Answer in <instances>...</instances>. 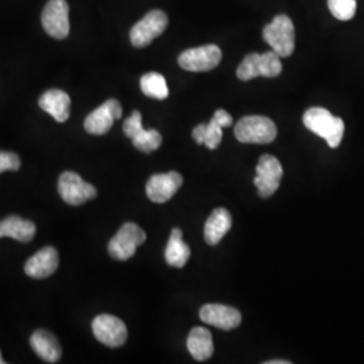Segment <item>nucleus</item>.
<instances>
[{
    "instance_id": "nucleus-1",
    "label": "nucleus",
    "mask_w": 364,
    "mask_h": 364,
    "mask_svg": "<svg viewBox=\"0 0 364 364\" xmlns=\"http://www.w3.org/2000/svg\"><path fill=\"white\" fill-rule=\"evenodd\" d=\"M304 124L308 130L326 139L331 149H338L344 135V122L341 117H333L328 109L312 107L304 114Z\"/></svg>"
},
{
    "instance_id": "nucleus-2",
    "label": "nucleus",
    "mask_w": 364,
    "mask_h": 364,
    "mask_svg": "<svg viewBox=\"0 0 364 364\" xmlns=\"http://www.w3.org/2000/svg\"><path fill=\"white\" fill-rule=\"evenodd\" d=\"M282 72L281 57L277 53L272 52L251 53L245 57L242 64L237 66L236 75L242 81H250L255 77H277Z\"/></svg>"
},
{
    "instance_id": "nucleus-3",
    "label": "nucleus",
    "mask_w": 364,
    "mask_h": 364,
    "mask_svg": "<svg viewBox=\"0 0 364 364\" xmlns=\"http://www.w3.org/2000/svg\"><path fill=\"white\" fill-rule=\"evenodd\" d=\"M235 136L242 144H272L277 138V126L266 117H242L235 126Z\"/></svg>"
},
{
    "instance_id": "nucleus-4",
    "label": "nucleus",
    "mask_w": 364,
    "mask_h": 364,
    "mask_svg": "<svg viewBox=\"0 0 364 364\" xmlns=\"http://www.w3.org/2000/svg\"><path fill=\"white\" fill-rule=\"evenodd\" d=\"M263 39L281 58L291 55L296 48L294 25L287 15H277L272 23L263 28Z\"/></svg>"
},
{
    "instance_id": "nucleus-5",
    "label": "nucleus",
    "mask_w": 364,
    "mask_h": 364,
    "mask_svg": "<svg viewBox=\"0 0 364 364\" xmlns=\"http://www.w3.org/2000/svg\"><path fill=\"white\" fill-rule=\"evenodd\" d=\"M146 242L144 230L135 223H126L117 231V234L109 240L108 252L117 260H127L132 258L136 248Z\"/></svg>"
},
{
    "instance_id": "nucleus-6",
    "label": "nucleus",
    "mask_w": 364,
    "mask_h": 364,
    "mask_svg": "<svg viewBox=\"0 0 364 364\" xmlns=\"http://www.w3.org/2000/svg\"><path fill=\"white\" fill-rule=\"evenodd\" d=\"M58 193L69 205H81L97 196L96 188L75 171H64L58 180Z\"/></svg>"
},
{
    "instance_id": "nucleus-7",
    "label": "nucleus",
    "mask_w": 364,
    "mask_h": 364,
    "mask_svg": "<svg viewBox=\"0 0 364 364\" xmlns=\"http://www.w3.org/2000/svg\"><path fill=\"white\" fill-rule=\"evenodd\" d=\"M168 15L161 10H153L146 14L135 26L131 28L130 41L135 48H144L159 37L168 27Z\"/></svg>"
},
{
    "instance_id": "nucleus-8",
    "label": "nucleus",
    "mask_w": 364,
    "mask_h": 364,
    "mask_svg": "<svg viewBox=\"0 0 364 364\" xmlns=\"http://www.w3.org/2000/svg\"><path fill=\"white\" fill-rule=\"evenodd\" d=\"M123 131L132 144L142 153H153L162 144V136L156 130H144L142 126V115L139 111H134L130 117L126 119Z\"/></svg>"
},
{
    "instance_id": "nucleus-9",
    "label": "nucleus",
    "mask_w": 364,
    "mask_h": 364,
    "mask_svg": "<svg viewBox=\"0 0 364 364\" xmlns=\"http://www.w3.org/2000/svg\"><path fill=\"white\" fill-rule=\"evenodd\" d=\"M42 26L55 39H65L70 31L69 6L66 0H49L42 13Z\"/></svg>"
},
{
    "instance_id": "nucleus-10",
    "label": "nucleus",
    "mask_w": 364,
    "mask_h": 364,
    "mask_svg": "<svg viewBox=\"0 0 364 364\" xmlns=\"http://www.w3.org/2000/svg\"><path fill=\"white\" fill-rule=\"evenodd\" d=\"M221 50L216 45H205L182 52L178 65L189 72H208L220 64Z\"/></svg>"
},
{
    "instance_id": "nucleus-11",
    "label": "nucleus",
    "mask_w": 364,
    "mask_h": 364,
    "mask_svg": "<svg viewBox=\"0 0 364 364\" xmlns=\"http://www.w3.org/2000/svg\"><path fill=\"white\" fill-rule=\"evenodd\" d=\"M92 331L95 338L111 348L122 347L129 336L124 323L111 314H100L95 317Z\"/></svg>"
},
{
    "instance_id": "nucleus-12",
    "label": "nucleus",
    "mask_w": 364,
    "mask_h": 364,
    "mask_svg": "<svg viewBox=\"0 0 364 364\" xmlns=\"http://www.w3.org/2000/svg\"><path fill=\"white\" fill-rule=\"evenodd\" d=\"M282 174V165L275 156L269 154L260 156L257 166V176L254 178V183L260 197H270L278 191Z\"/></svg>"
},
{
    "instance_id": "nucleus-13",
    "label": "nucleus",
    "mask_w": 364,
    "mask_h": 364,
    "mask_svg": "<svg viewBox=\"0 0 364 364\" xmlns=\"http://www.w3.org/2000/svg\"><path fill=\"white\" fill-rule=\"evenodd\" d=\"M122 114L120 103L117 99H109L85 117L84 129L92 135H105L111 130L114 122L122 117Z\"/></svg>"
},
{
    "instance_id": "nucleus-14",
    "label": "nucleus",
    "mask_w": 364,
    "mask_h": 364,
    "mask_svg": "<svg viewBox=\"0 0 364 364\" xmlns=\"http://www.w3.org/2000/svg\"><path fill=\"white\" fill-rule=\"evenodd\" d=\"M232 124V117L224 111L218 109L208 124H198L193 130V139L196 144H205L210 150L219 147L223 139V129L230 127Z\"/></svg>"
},
{
    "instance_id": "nucleus-15",
    "label": "nucleus",
    "mask_w": 364,
    "mask_h": 364,
    "mask_svg": "<svg viewBox=\"0 0 364 364\" xmlns=\"http://www.w3.org/2000/svg\"><path fill=\"white\" fill-rule=\"evenodd\" d=\"M182 176L177 171H169L162 174H154L146 185V195L156 204L169 201L177 191L181 188Z\"/></svg>"
},
{
    "instance_id": "nucleus-16",
    "label": "nucleus",
    "mask_w": 364,
    "mask_h": 364,
    "mask_svg": "<svg viewBox=\"0 0 364 364\" xmlns=\"http://www.w3.org/2000/svg\"><path fill=\"white\" fill-rule=\"evenodd\" d=\"M200 318L207 326H216L223 331H231L242 323V314L231 306L221 304H208L200 309Z\"/></svg>"
},
{
    "instance_id": "nucleus-17",
    "label": "nucleus",
    "mask_w": 364,
    "mask_h": 364,
    "mask_svg": "<svg viewBox=\"0 0 364 364\" xmlns=\"http://www.w3.org/2000/svg\"><path fill=\"white\" fill-rule=\"evenodd\" d=\"M58 263L60 257L57 250L53 247H43L37 251L30 259H27L25 273L31 278L43 279L55 273V270L58 269Z\"/></svg>"
},
{
    "instance_id": "nucleus-18",
    "label": "nucleus",
    "mask_w": 364,
    "mask_h": 364,
    "mask_svg": "<svg viewBox=\"0 0 364 364\" xmlns=\"http://www.w3.org/2000/svg\"><path fill=\"white\" fill-rule=\"evenodd\" d=\"M39 107L58 123H64L70 117V97L61 90H49L39 97Z\"/></svg>"
},
{
    "instance_id": "nucleus-19",
    "label": "nucleus",
    "mask_w": 364,
    "mask_h": 364,
    "mask_svg": "<svg viewBox=\"0 0 364 364\" xmlns=\"http://www.w3.org/2000/svg\"><path fill=\"white\" fill-rule=\"evenodd\" d=\"M30 346L39 358L48 363H57L61 359L63 350L58 340L45 329H38L31 335Z\"/></svg>"
},
{
    "instance_id": "nucleus-20",
    "label": "nucleus",
    "mask_w": 364,
    "mask_h": 364,
    "mask_svg": "<svg viewBox=\"0 0 364 364\" xmlns=\"http://www.w3.org/2000/svg\"><path fill=\"white\" fill-rule=\"evenodd\" d=\"M232 218L225 208H216L208 218L204 228V237L209 246H216L231 230Z\"/></svg>"
},
{
    "instance_id": "nucleus-21",
    "label": "nucleus",
    "mask_w": 364,
    "mask_h": 364,
    "mask_svg": "<svg viewBox=\"0 0 364 364\" xmlns=\"http://www.w3.org/2000/svg\"><path fill=\"white\" fill-rule=\"evenodd\" d=\"M186 346L193 359L198 362L208 360L215 351L212 333L209 329L203 326H196L191 331Z\"/></svg>"
},
{
    "instance_id": "nucleus-22",
    "label": "nucleus",
    "mask_w": 364,
    "mask_h": 364,
    "mask_svg": "<svg viewBox=\"0 0 364 364\" xmlns=\"http://www.w3.org/2000/svg\"><path fill=\"white\" fill-rule=\"evenodd\" d=\"M36 224L33 221L23 220L19 216H9L4 220H0V239L13 237L18 242L27 243L36 236Z\"/></svg>"
},
{
    "instance_id": "nucleus-23",
    "label": "nucleus",
    "mask_w": 364,
    "mask_h": 364,
    "mask_svg": "<svg viewBox=\"0 0 364 364\" xmlns=\"http://www.w3.org/2000/svg\"><path fill=\"white\" fill-rule=\"evenodd\" d=\"M191 258V248L182 239V231L180 228H173L170 235L168 246L165 250V259L169 266L183 267Z\"/></svg>"
},
{
    "instance_id": "nucleus-24",
    "label": "nucleus",
    "mask_w": 364,
    "mask_h": 364,
    "mask_svg": "<svg viewBox=\"0 0 364 364\" xmlns=\"http://www.w3.org/2000/svg\"><path fill=\"white\" fill-rule=\"evenodd\" d=\"M141 90L147 97L156 99V100H165L169 96V88H168L166 80L156 72H150L142 76Z\"/></svg>"
},
{
    "instance_id": "nucleus-25",
    "label": "nucleus",
    "mask_w": 364,
    "mask_h": 364,
    "mask_svg": "<svg viewBox=\"0 0 364 364\" xmlns=\"http://www.w3.org/2000/svg\"><path fill=\"white\" fill-rule=\"evenodd\" d=\"M328 7L338 21H350L356 14V0H328Z\"/></svg>"
},
{
    "instance_id": "nucleus-26",
    "label": "nucleus",
    "mask_w": 364,
    "mask_h": 364,
    "mask_svg": "<svg viewBox=\"0 0 364 364\" xmlns=\"http://www.w3.org/2000/svg\"><path fill=\"white\" fill-rule=\"evenodd\" d=\"M21 168V159L11 151H0V173L3 171H16Z\"/></svg>"
},
{
    "instance_id": "nucleus-27",
    "label": "nucleus",
    "mask_w": 364,
    "mask_h": 364,
    "mask_svg": "<svg viewBox=\"0 0 364 364\" xmlns=\"http://www.w3.org/2000/svg\"><path fill=\"white\" fill-rule=\"evenodd\" d=\"M290 362L287 360H270V362H266V364H289Z\"/></svg>"
},
{
    "instance_id": "nucleus-28",
    "label": "nucleus",
    "mask_w": 364,
    "mask_h": 364,
    "mask_svg": "<svg viewBox=\"0 0 364 364\" xmlns=\"http://www.w3.org/2000/svg\"><path fill=\"white\" fill-rule=\"evenodd\" d=\"M6 363V362H4V360H3V359H1V353H0V364H4Z\"/></svg>"
}]
</instances>
